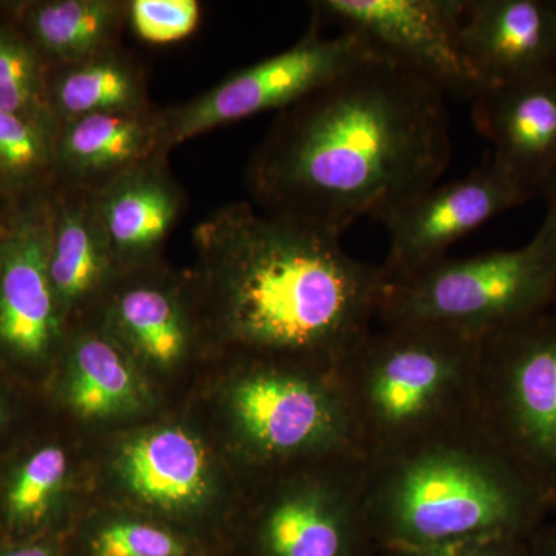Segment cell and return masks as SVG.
<instances>
[{
  "label": "cell",
  "mask_w": 556,
  "mask_h": 556,
  "mask_svg": "<svg viewBox=\"0 0 556 556\" xmlns=\"http://www.w3.org/2000/svg\"><path fill=\"white\" fill-rule=\"evenodd\" d=\"M450 156L445 91L378 51L280 110L244 179L265 214L340 237L437 186Z\"/></svg>",
  "instance_id": "6da1fadb"
},
{
  "label": "cell",
  "mask_w": 556,
  "mask_h": 556,
  "mask_svg": "<svg viewBox=\"0 0 556 556\" xmlns=\"http://www.w3.org/2000/svg\"><path fill=\"white\" fill-rule=\"evenodd\" d=\"M192 244L212 336L241 354L339 369L372 331L386 276L334 233L229 203Z\"/></svg>",
  "instance_id": "7a4b0ae2"
},
{
  "label": "cell",
  "mask_w": 556,
  "mask_h": 556,
  "mask_svg": "<svg viewBox=\"0 0 556 556\" xmlns=\"http://www.w3.org/2000/svg\"><path fill=\"white\" fill-rule=\"evenodd\" d=\"M365 506L379 552L526 540L551 514L535 486L475 428L365 463Z\"/></svg>",
  "instance_id": "3957f363"
},
{
  "label": "cell",
  "mask_w": 556,
  "mask_h": 556,
  "mask_svg": "<svg viewBox=\"0 0 556 556\" xmlns=\"http://www.w3.org/2000/svg\"><path fill=\"white\" fill-rule=\"evenodd\" d=\"M481 340L427 325H394L358 343L339 378L365 463L473 428Z\"/></svg>",
  "instance_id": "277c9868"
},
{
  "label": "cell",
  "mask_w": 556,
  "mask_h": 556,
  "mask_svg": "<svg viewBox=\"0 0 556 556\" xmlns=\"http://www.w3.org/2000/svg\"><path fill=\"white\" fill-rule=\"evenodd\" d=\"M556 305V251L541 226L526 247L441 258L387 281L383 327L427 325L485 339Z\"/></svg>",
  "instance_id": "5b68a950"
},
{
  "label": "cell",
  "mask_w": 556,
  "mask_h": 556,
  "mask_svg": "<svg viewBox=\"0 0 556 556\" xmlns=\"http://www.w3.org/2000/svg\"><path fill=\"white\" fill-rule=\"evenodd\" d=\"M225 393L230 433L258 470L362 457L339 369L244 354ZM365 460V459H364Z\"/></svg>",
  "instance_id": "8992f818"
},
{
  "label": "cell",
  "mask_w": 556,
  "mask_h": 556,
  "mask_svg": "<svg viewBox=\"0 0 556 556\" xmlns=\"http://www.w3.org/2000/svg\"><path fill=\"white\" fill-rule=\"evenodd\" d=\"M473 428L556 511V305L481 340Z\"/></svg>",
  "instance_id": "52a82bcc"
},
{
  "label": "cell",
  "mask_w": 556,
  "mask_h": 556,
  "mask_svg": "<svg viewBox=\"0 0 556 556\" xmlns=\"http://www.w3.org/2000/svg\"><path fill=\"white\" fill-rule=\"evenodd\" d=\"M243 536L244 556H375L365 460L334 457L273 471Z\"/></svg>",
  "instance_id": "ba28073f"
},
{
  "label": "cell",
  "mask_w": 556,
  "mask_h": 556,
  "mask_svg": "<svg viewBox=\"0 0 556 556\" xmlns=\"http://www.w3.org/2000/svg\"><path fill=\"white\" fill-rule=\"evenodd\" d=\"M378 51L353 33L325 38L314 20L305 36L288 50L230 73L192 100L161 109L160 150L170 155L177 146L217 127L268 110L280 112Z\"/></svg>",
  "instance_id": "9c48e42d"
},
{
  "label": "cell",
  "mask_w": 556,
  "mask_h": 556,
  "mask_svg": "<svg viewBox=\"0 0 556 556\" xmlns=\"http://www.w3.org/2000/svg\"><path fill=\"white\" fill-rule=\"evenodd\" d=\"M314 20L331 21L442 90L475 98L484 90L457 39L463 0H318Z\"/></svg>",
  "instance_id": "30bf717a"
},
{
  "label": "cell",
  "mask_w": 556,
  "mask_h": 556,
  "mask_svg": "<svg viewBox=\"0 0 556 556\" xmlns=\"http://www.w3.org/2000/svg\"><path fill=\"white\" fill-rule=\"evenodd\" d=\"M50 193L13 204L0 236V353L28 364L68 334L49 274Z\"/></svg>",
  "instance_id": "8fae6325"
},
{
  "label": "cell",
  "mask_w": 556,
  "mask_h": 556,
  "mask_svg": "<svg viewBox=\"0 0 556 556\" xmlns=\"http://www.w3.org/2000/svg\"><path fill=\"white\" fill-rule=\"evenodd\" d=\"M532 200L492 160L447 185L433 186L386 219L387 281L412 276L445 257L447 249L508 208Z\"/></svg>",
  "instance_id": "7c38bea8"
},
{
  "label": "cell",
  "mask_w": 556,
  "mask_h": 556,
  "mask_svg": "<svg viewBox=\"0 0 556 556\" xmlns=\"http://www.w3.org/2000/svg\"><path fill=\"white\" fill-rule=\"evenodd\" d=\"M91 325L131 358L163 369L188 357L199 332L186 288L164 273L161 262L119 273Z\"/></svg>",
  "instance_id": "4fadbf2b"
},
{
  "label": "cell",
  "mask_w": 556,
  "mask_h": 556,
  "mask_svg": "<svg viewBox=\"0 0 556 556\" xmlns=\"http://www.w3.org/2000/svg\"><path fill=\"white\" fill-rule=\"evenodd\" d=\"M90 195L119 273L161 262L170 233L188 208V195L170 169L169 153H156Z\"/></svg>",
  "instance_id": "5bb4252c"
},
{
  "label": "cell",
  "mask_w": 556,
  "mask_h": 556,
  "mask_svg": "<svg viewBox=\"0 0 556 556\" xmlns=\"http://www.w3.org/2000/svg\"><path fill=\"white\" fill-rule=\"evenodd\" d=\"M471 116L492 144L490 160L530 199L540 197L556 169V72L486 87Z\"/></svg>",
  "instance_id": "9a60e30c"
},
{
  "label": "cell",
  "mask_w": 556,
  "mask_h": 556,
  "mask_svg": "<svg viewBox=\"0 0 556 556\" xmlns=\"http://www.w3.org/2000/svg\"><path fill=\"white\" fill-rule=\"evenodd\" d=\"M457 39L484 89L556 72V0H463Z\"/></svg>",
  "instance_id": "2e32d148"
},
{
  "label": "cell",
  "mask_w": 556,
  "mask_h": 556,
  "mask_svg": "<svg viewBox=\"0 0 556 556\" xmlns=\"http://www.w3.org/2000/svg\"><path fill=\"white\" fill-rule=\"evenodd\" d=\"M49 274L62 316L98 309L119 270L102 236L89 190L58 182L50 193Z\"/></svg>",
  "instance_id": "e0dca14e"
},
{
  "label": "cell",
  "mask_w": 556,
  "mask_h": 556,
  "mask_svg": "<svg viewBox=\"0 0 556 556\" xmlns=\"http://www.w3.org/2000/svg\"><path fill=\"white\" fill-rule=\"evenodd\" d=\"M160 108L134 113H100L62 124L56 137L60 185L98 190L152 159L160 150Z\"/></svg>",
  "instance_id": "ac0fdd59"
},
{
  "label": "cell",
  "mask_w": 556,
  "mask_h": 556,
  "mask_svg": "<svg viewBox=\"0 0 556 556\" xmlns=\"http://www.w3.org/2000/svg\"><path fill=\"white\" fill-rule=\"evenodd\" d=\"M119 477L138 500L169 514H188L214 492V466L195 434L164 427L130 439L118 457Z\"/></svg>",
  "instance_id": "d6986e66"
},
{
  "label": "cell",
  "mask_w": 556,
  "mask_h": 556,
  "mask_svg": "<svg viewBox=\"0 0 556 556\" xmlns=\"http://www.w3.org/2000/svg\"><path fill=\"white\" fill-rule=\"evenodd\" d=\"M47 101L58 126L100 113H134L155 108L148 68L123 43L47 72Z\"/></svg>",
  "instance_id": "ffe728a7"
},
{
  "label": "cell",
  "mask_w": 556,
  "mask_h": 556,
  "mask_svg": "<svg viewBox=\"0 0 556 556\" xmlns=\"http://www.w3.org/2000/svg\"><path fill=\"white\" fill-rule=\"evenodd\" d=\"M11 10L49 67L119 46L127 28V0H25Z\"/></svg>",
  "instance_id": "44dd1931"
},
{
  "label": "cell",
  "mask_w": 556,
  "mask_h": 556,
  "mask_svg": "<svg viewBox=\"0 0 556 556\" xmlns=\"http://www.w3.org/2000/svg\"><path fill=\"white\" fill-rule=\"evenodd\" d=\"M139 378L134 358L93 325L67 334L65 396L84 419L137 412L148 396Z\"/></svg>",
  "instance_id": "7402d4cb"
},
{
  "label": "cell",
  "mask_w": 556,
  "mask_h": 556,
  "mask_svg": "<svg viewBox=\"0 0 556 556\" xmlns=\"http://www.w3.org/2000/svg\"><path fill=\"white\" fill-rule=\"evenodd\" d=\"M60 127L0 110V199L16 204L58 185Z\"/></svg>",
  "instance_id": "603a6c76"
},
{
  "label": "cell",
  "mask_w": 556,
  "mask_h": 556,
  "mask_svg": "<svg viewBox=\"0 0 556 556\" xmlns=\"http://www.w3.org/2000/svg\"><path fill=\"white\" fill-rule=\"evenodd\" d=\"M47 72L49 65L22 30L11 2H0V110L58 126L47 101Z\"/></svg>",
  "instance_id": "cb8c5ba5"
},
{
  "label": "cell",
  "mask_w": 556,
  "mask_h": 556,
  "mask_svg": "<svg viewBox=\"0 0 556 556\" xmlns=\"http://www.w3.org/2000/svg\"><path fill=\"white\" fill-rule=\"evenodd\" d=\"M68 473L67 453L56 445L36 450L17 468L5 496V518L14 541L49 536L43 527L53 514Z\"/></svg>",
  "instance_id": "d4e9b609"
},
{
  "label": "cell",
  "mask_w": 556,
  "mask_h": 556,
  "mask_svg": "<svg viewBox=\"0 0 556 556\" xmlns=\"http://www.w3.org/2000/svg\"><path fill=\"white\" fill-rule=\"evenodd\" d=\"M79 556H203L188 535L159 522L113 518L83 536Z\"/></svg>",
  "instance_id": "484cf974"
},
{
  "label": "cell",
  "mask_w": 556,
  "mask_h": 556,
  "mask_svg": "<svg viewBox=\"0 0 556 556\" xmlns=\"http://www.w3.org/2000/svg\"><path fill=\"white\" fill-rule=\"evenodd\" d=\"M201 14L199 0H127V27L150 46L188 39L200 27Z\"/></svg>",
  "instance_id": "4316f807"
},
{
  "label": "cell",
  "mask_w": 556,
  "mask_h": 556,
  "mask_svg": "<svg viewBox=\"0 0 556 556\" xmlns=\"http://www.w3.org/2000/svg\"><path fill=\"white\" fill-rule=\"evenodd\" d=\"M390 556H530L526 540H481L448 546L401 551Z\"/></svg>",
  "instance_id": "83f0119b"
},
{
  "label": "cell",
  "mask_w": 556,
  "mask_h": 556,
  "mask_svg": "<svg viewBox=\"0 0 556 556\" xmlns=\"http://www.w3.org/2000/svg\"><path fill=\"white\" fill-rule=\"evenodd\" d=\"M0 556H67V552L58 538L49 535L3 544Z\"/></svg>",
  "instance_id": "f1b7e54d"
},
{
  "label": "cell",
  "mask_w": 556,
  "mask_h": 556,
  "mask_svg": "<svg viewBox=\"0 0 556 556\" xmlns=\"http://www.w3.org/2000/svg\"><path fill=\"white\" fill-rule=\"evenodd\" d=\"M530 556H556V521L544 525L529 540Z\"/></svg>",
  "instance_id": "f546056e"
},
{
  "label": "cell",
  "mask_w": 556,
  "mask_h": 556,
  "mask_svg": "<svg viewBox=\"0 0 556 556\" xmlns=\"http://www.w3.org/2000/svg\"><path fill=\"white\" fill-rule=\"evenodd\" d=\"M540 197H544L547 203V215L546 218H544L543 226L547 229V232L551 233L556 251V169L552 172L546 185H544L543 190H541Z\"/></svg>",
  "instance_id": "4dcf8cb0"
},
{
  "label": "cell",
  "mask_w": 556,
  "mask_h": 556,
  "mask_svg": "<svg viewBox=\"0 0 556 556\" xmlns=\"http://www.w3.org/2000/svg\"><path fill=\"white\" fill-rule=\"evenodd\" d=\"M11 206H13V204L7 203L5 200L0 199V236H2L3 228H5L7 219H9Z\"/></svg>",
  "instance_id": "1f68e13d"
},
{
  "label": "cell",
  "mask_w": 556,
  "mask_h": 556,
  "mask_svg": "<svg viewBox=\"0 0 556 556\" xmlns=\"http://www.w3.org/2000/svg\"><path fill=\"white\" fill-rule=\"evenodd\" d=\"M3 419H5V408H3V404L0 402V426H2Z\"/></svg>",
  "instance_id": "d6a6232c"
}]
</instances>
